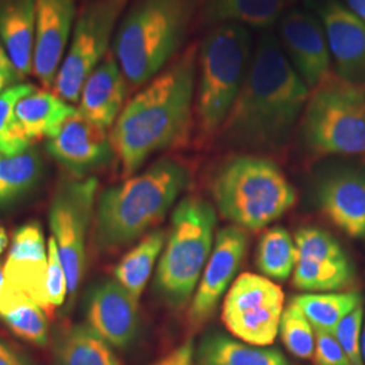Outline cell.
Returning <instances> with one entry per match:
<instances>
[{
    "label": "cell",
    "instance_id": "cell-1",
    "mask_svg": "<svg viewBox=\"0 0 365 365\" xmlns=\"http://www.w3.org/2000/svg\"><path fill=\"white\" fill-rule=\"evenodd\" d=\"M309 96L310 88L288 61L277 37L264 34L218 137L225 146L249 155L280 152L298 126Z\"/></svg>",
    "mask_w": 365,
    "mask_h": 365
},
{
    "label": "cell",
    "instance_id": "cell-2",
    "mask_svg": "<svg viewBox=\"0 0 365 365\" xmlns=\"http://www.w3.org/2000/svg\"><path fill=\"white\" fill-rule=\"evenodd\" d=\"M197 51L190 45L179 53L122 108L110 138L123 178L153 153L187 141L195 117Z\"/></svg>",
    "mask_w": 365,
    "mask_h": 365
},
{
    "label": "cell",
    "instance_id": "cell-3",
    "mask_svg": "<svg viewBox=\"0 0 365 365\" xmlns=\"http://www.w3.org/2000/svg\"><path fill=\"white\" fill-rule=\"evenodd\" d=\"M190 182L191 173L182 163L161 158L143 173L107 188L95 211V245L103 252L128 247L165 218Z\"/></svg>",
    "mask_w": 365,
    "mask_h": 365
},
{
    "label": "cell",
    "instance_id": "cell-4",
    "mask_svg": "<svg viewBox=\"0 0 365 365\" xmlns=\"http://www.w3.org/2000/svg\"><path fill=\"white\" fill-rule=\"evenodd\" d=\"M200 0H130L118 24L113 53L128 84L144 87L179 54Z\"/></svg>",
    "mask_w": 365,
    "mask_h": 365
},
{
    "label": "cell",
    "instance_id": "cell-5",
    "mask_svg": "<svg viewBox=\"0 0 365 365\" xmlns=\"http://www.w3.org/2000/svg\"><path fill=\"white\" fill-rule=\"evenodd\" d=\"M222 217L245 232H259L283 217L298 194L286 173L268 157L238 155L226 160L211 180Z\"/></svg>",
    "mask_w": 365,
    "mask_h": 365
},
{
    "label": "cell",
    "instance_id": "cell-6",
    "mask_svg": "<svg viewBox=\"0 0 365 365\" xmlns=\"http://www.w3.org/2000/svg\"><path fill=\"white\" fill-rule=\"evenodd\" d=\"M252 58L248 27L210 29L197 51L195 120L203 141L214 140L235 105Z\"/></svg>",
    "mask_w": 365,
    "mask_h": 365
},
{
    "label": "cell",
    "instance_id": "cell-7",
    "mask_svg": "<svg viewBox=\"0 0 365 365\" xmlns=\"http://www.w3.org/2000/svg\"><path fill=\"white\" fill-rule=\"evenodd\" d=\"M217 211L203 197H184L172 212L157 267V294L173 309L191 302L215 242Z\"/></svg>",
    "mask_w": 365,
    "mask_h": 365
},
{
    "label": "cell",
    "instance_id": "cell-8",
    "mask_svg": "<svg viewBox=\"0 0 365 365\" xmlns=\"http://www.w3.org/2000/svg\"><path fill=\"white\" fill-rule=\"evenodd\" d=\"M299 134L313 156H365L364 87L330 73L310 91Z\"/></svg>",
    "mask_w": 365,
    "mask_h": 365
},
{
    "label": "cell",
    "instance_id": "cell-9",
    "mask_svg": "<svg viewBox=\"0 0 365 365\" xmlns=\"http://www.w3.org/2000/svg\"><path fill=\"white\" fill-rule=\"evenodd\" d=\"M130 0H92L78 16L53 90L68 103H76L92 71L108 53L118 24Z\"/></svg>",
    "mask_w": 365,
    "mask_h": 365
},
{
    "label": "cell",
    "instance_id": "cell-10",
    "mask_svg": "<svg viewBox=\"0 0 365 365\" xmlns=\"http://www.w3.org/2000/svg\"><path fill=\"white\" fill-rule=\"evenodd\" d=\"M284 292L271 279L256 274L237 276L222 302V322L240 341L269 346L279 334Z\"/></svg>",
    "mask_w": 365,
    "mask_h": 365
},
{
    "label": "cell",
    "instance_id": "cell-11",
    "mask_svg": "<svg viewBox=\"0 0 365 365\" xmlns=\"http://www.w3.org/2000/svg\"><path fill=\"white\" fill-rule=\"evenodd\" d=\"M98 191L95 178L66 180L53 196L49 222L68 280V299L78 295L86 269V238Z\"/></svg>",
    "mask_w": 365,
    "mask_h": 365
},
{
    "label": "cell",
    "instance_id": "cell-12",
    "mask_svg": "<svg viewBox=\"0 0 365 365\" xmlns=\"http://www.w3.org/2000/svg\"><path fill=\"white\" fill-rule=\"evenodd\" d=\"M247 249L248 235L238 226H226L215 235L209 260L190 302L188 322L194 329L205 325L215 313L222 297L237 279Z\"/></svg>",
    "mask_w": 365,
    "mask_h": 365
},
{
    "label": "cell",
    "instance_id": "cell-13",
    "mask_svg": "<svg viewBox=\"0 0 365 365\" xmlns=\"http://www.w3.org/2000/svg\"><path fill=\"white\" fill-rule=\"evenodd\" d=\"M280 46L310 91L331 73V56L319 18L294 9L280 18Z\"/></svg>",
    "mask_w": 365,
    "mask_h": 365
},
{
    "label": "cell",
    "instance_id": "cell-14",
    "mask_svg": "<svg viewBox=\"0 0 365 365\" xmlns=\"http://www.w3.org/2000/svg\"><path fill=\"white\" fill-rule=\"evenodd\" d=\"M46 149L78 179L108 164L115 155L106 129L87 119L78 110L48 138Z\"/></svg>",
    "mask_w": 365,
    "mask_h": 365
},
{
    "label": "cell",
    "instance_id": "cell-15",
    "mask_svg": "<svg viewBox=\"0 0 365 365\" xmlns=\"http://www.w3.org/2000/svg\"><path fill=\"white\" fill-rule=\"evenodd\" d=\"M3 274L6 284L26 294L46 315L53 314L46 294L48 245L37 222L26 223L14 233Z\"/></svg>",
    "mask_w": 365,
    "mask_h": 365
},
{
    "label": "cell",
    "instance_id": "cell-16",
    "mask_svg": "<svg viewBox=\"0 0 365 365\" xmlns=\"http://www.w3.org/2000/svg\"><path fill=\"white\" fill-rule=\"evenodd\" d=\"M138 302L117 280L92 288L87 299V325L111 348L126 349L140 329Z\"/></svg>",
    "mask_w": 365,
    "mask_h": 365
},
{
    "label": "cell",
    "instance_id": "cell-17",
    "mask_svg": "<svg viewBox=\"0 0 365 365\" xmlns=\"http://www.w3.org/2000/svg\"><path fill=\"white\" fill-rule=\"evenodd\" d=\"M318 14L327 33L336 75L365 88L364 22L337 0L325 1Z\"/></svg>",
    "mask_w": 365,
    "mask_h": 365
},
{
    "label": "cell",
    "instance_id": "cell-18",
    "mask_svg": "<svg viewBox=\"0 0 365 365\" xmlns=\"http://www.w3.org/2000/svg\"><path fill=\"white\" fill-rule=\"evenodd\" d=\"M75 0H36V46L33 73L53 88L75 26Z\"/></svg>",
    "mask_w": 365,
    "mask_h": 365
},
{
    "label": "cell",
    "instance_id": "cell-19",
    "mask_svg": "<svg viewBox=\"0 0 365 365\" xmlns=\"http://www.w3.org/2000/svg\"><path fill=\"white\" fill-rule=\"evenodd\" d=\"M318 206L324 215L351 238H365V168H342L318 182Z\"/></svg>",
    "mask_w": 365,
    "mask_h": 365
},
{
    "label": "cell",
    "instance_id": "cell-20",
    "mask_svg": "<svg viewBox=\"0 0 365 365\" xmlns=\"http://www.w3.org/2000/svg\"><path fill=\"white\" fill-rule=\"evenodd\" d=\"M128 86V80L118 64L114 53H107L81 88L78 111L107 130L114 126L125 107L123 103Z\"/></svg>",
    "mask_w": 365,
    "mask_h": 365
},
{
    "label": "cell",
    "instance_id": "cell-21",
    "mask_svg": "<svg viewBox=\"0 0 365 365\" xmlns=\"http://www.w3.org/2000/svg\"><path fill=\"white\" fill-rule=\"evenodd\" d=\"M0 41L19 78L34 68L36 0H0Z\"/></svg>",
    "mask_w": 365,
    "mask_h": 365
},
{
    "label": "cell",
    "instance_id": "cell-22",
    "mask_svg": "<svg viewBox=\"0 0 365 365\" xmlns=\"http://www.w3.org/2000/svg\"><path fill=\"white\" fill-rule=\"evenodd\" d=\"M287 0H200L199 21L203 26L241 25L267 29L274 25Z\"/></svg>",
    "mask_w": 365,
    "mask_h": 365
},
{
    "label": "cell",
    "instance_id": "cell-23",
    "mask_svg": "<svg viewBox=\"0 0 365 365\" xmlns=\"http://www.w3.org/2000/svg\"><path fill=\"white\" fill-rule=\"evenodd\" d=\"M78 108L69 105L54 92L34 90L24 96L15 107L18 126L31 144L41 138H51Z\"/></svg>",
    "mask_w": 365,
    "mask_h": 365
},
{
    "label": "cell",
    "instance_id": "cell-24",
    "mask_svg": "<svg viewBox=\"0 0 365 365\" xmlns=\"http://www.w3.org/2000/svg\"><path fill=\"white\" fill-rule=\"evenodd\" d=\"M197 359L202 365H289L279 349L250 345L221 333L202 339Z\"/></svg>",
    "mask_w": 365,
    "mask_h": 365
},
{
    "label": "cell",
    "instance_id": "cell-25",
    "mask_svg": "<svg viewBox=\"0 0 365 365\" xmlns=\"http://www.w3.org/2000/svg\"><path fill=\"white\" fill-rule=\"evenodd\" d=\"M0 318L16 337L37 346L48 344L49 322L45 312L26 294L6 283L0 292Z\"/></svg>",
    "mask_w": 365,
    "mask_h": 365
},
{
    "label": "cell",
    "instance_id": "cell-26",
    "mask_svg": "<svg viewBox=\"0 0 365 365\" xmlns=\"http://www.w3.org/2000/svg\"><path fill=\"white\" fill-rule=\"evenodd\" d=\"M53 365H119L113 348L88 325L66 329L54 344Z\"/></svg>",
    "mask_w": 365,
    "mask_h": 365
},
{
    "label": "cell",
    "instance_id": "cell-27",
    "mask_svg": "<svg viewBox=\"0 0 365 365\" xmlns=\"http://www.w3.org/2000/svg\"><path fill=\"white\" fill-rule=\"evenodd\" d=\"M165 241L167 233L164 230H153L118 262L114 277L133 298H141Z\"/></svg>",
    "mask_w": 365,
    "mask_h": 365
},
{
    "label": "cell",
    "instance_id": "cell-28",
    "mask_svg": "<svg viewBox=\"0 0 365 365\" xmlns=\"http://www.w3.org/2000/svg\"><path fill=\"white\" fill-rule=\"evenodd\" d=\"M42 170V157L33 146L14 155L0 153V209L31 191L39 182Z\"/></svg>",
    "mask_w": 365,
    "mask_h": 365
},
{
    "label": "cell",
    "instance_id": "cell-29",
    "mask_svg": "<svg viewBox=\"0 0 365 365\" xmlns=\"http://www.w3.org/2000/svg\"><path fill=\"white\" fill-rule=\"evenodd\" d=\"M315 330L333 333L339 322L353 310L363 304V295L359 291L345 292H309L294 297Z\"/></svg>",
    "mask_w": 365,
    "mask_h": 365
},
{
    "label": "cell",
    "instance_id": "cell-30",
    "mask_svg": "<svg viewBox=\"0 0 365 365\" xmlns=\"http://www.w3.org/2000/svg\"><path fill=\"white\" fill-rule=\"evenodd\" d=\"M298 262V250L287 229L274 226L267 230L256 248V265L271 280H287Z\"/></svg>",
    "mask_w": 365,
    "mask_h": 365
},
{
    "label": "cell",
    "instance_id": "cell-31",
    "mask_svg": "<svg viewBox=\"0 0 365 365\" xmlns=\"http://www.w3.org/2000/svg\"><path fill=\"white\" fill-rule=\"evenodd\" d=\"M292 282L295 287L307 292L339 291L352 283V265L351 262L336 264L299 259L292 274Z\"/></svg>",
    "mask_w": 365,
    "mask_h": 365
},
{
    "label": "cell",
    "instance_id": "cell-32",
    "mask_svg": "<svg viewBox=\"0 0 365 365\" xmlns=\"http://www.w3.org/2000/svg\"><path fill=\"white\" fill-rule=\"evenodd\" d=\"M34 90L33 84L19 83L0 92V153L14 155L31 146L18 126L15 107L24 96Z\"/></svg>",
    "mask_w": 365,
    "mask_h": 365
},
{
    "label": "cell",
    "instance_id": "cell-33",
    "mask_svg": "<svg viewBox=\"0 0 365 365\" xmlns=\"http://www.w3.org/2000/svg\"><path fill=\"white\" fill-rule=\"evenodd\" d=\"M279 334L286 349L300 360L313 359L315 330L299 306L291 299L280 319Z\"/></svg>",
    "mask_w": 365,
    "mask_h": 365
},
{
    "label": "cell",
    "instance_id": "cell-34",
    "mask_svg": "<svg viewBox=\"0 0 365 365\" xmlns=\"http://www.w3.org/2000/svg\"><path fill=\"white\" fill-rule=\"evenodd\" d=\"M298 260L327 261L336 264L351 262L339 241L327 230L315 226H304L294 235Z\"/></svg>",
    "mask_w": 365,
    "mask_h": 365
},
{
    "label": "cell",
    "instance_id": "cell-35",
    "mask_svg": "<svg viewBox=\"0 0 365 365\" xmlns=\"http://www.w3.org/2000/svg\"><path fill=\"white\" fill-rule=\"evenodd\" d=\"M364 315V306L361 304L349 315H346L333 331L352 365H364L360 348Z\"/></svg>",
    "mask_w": 365,
    "mask_h": 365
},
{
    "label": "cell",
    "instance_id": "cell-36",
    "mask_svg": "<svg viewBox=\"0 0 365 365\" xmlns=\"http://www.w3.org/2000/svg\"><path fill=\"white\" fill-rule=\"evenodd\" d=\"M46 294L49 304L54 312L56 307H61L68 297V280L66 269L61 262L60 252L56 240L51 237L48 241V283Z\"/></svg>",
    "mask_w": 365,
    "mask_h": 365
},
{
    "label": "cell",
    "instance_id": "cell-37",
    "mask_svg": "<svg viewBox=\"0 0 365 365\" xmlns=\"http://www.w3.org/2000/svg\"><path fill=\"white\" fill-rule=\"evenodd\" d=\"M313 359L315 365H352L336 336L324 330H315Z\"/></svg>",
    "mask_w": 365,
    "mask_h": 365
},
{
    "label": "cell",
    "instance_id": "cell-38",
    "mask_svg": "<svg viewBox=\"0 0 365 365\" xmlns=\"http://www.w3.org/2000/svg\"><path fill=\"white\" fill-rule=\"evenodd\" d=\"M195 346L192 339H187L164 357L149 365H195Z\"/></svg>",
    "mask_w": 365,
    "mask_h": 365
},
{
    "label": "cell",
    "instance_id": "cell-39",
    "mask_svg": "<svg viewBox=\"0 0 365 365\" xmlns=\"http://www.w3.org/2000/svg\"><path fill=\"white\" fill-rule=\"evenodd\" d=\"M0 365H36L26 353L0 337Z\"/></svg>",
    "mask_w": 365,
    "mask_h": 365
},
{
    "label": "cell",
    "instance_id": "cell-40",
    "mask_svg": "<svg viewBox=\"0 0 365 365\" xmlns=\"http://www.w3.org/2000/svg\"><path fill=\"white\" fill-rule=\"evenodd\" d=\"M16 80H19L16 69H15L4 45L0 41V92L11 87V84Z\"/></svg>",
    "mask_w": 365,
    "mask_h": 365
},
{
    "label": "cell",
    "instance_id": "cell-41",
    "mask_svg": "<svg viewBox=\"0 0 365 365\" xmlns=\"http://www.w3.org/2000/svg\"><path fill=\"white\" fill-rule=\"evenodd\" d=\"M348 9L365 24V0H345Z\"/></svg>",
    "mask_w": 365,
    "mask_h": 365
},
{
    "label": "cell",
    "instance_id": "cell-42",
    "mask_svg": "<svg viewBox=\"0 0 365 365\" xmlns=\"http://www.w3.org/2000/svg\"><path fill=\"white\" fill-rule=\"evenodd\" d=\"M7 244H9V237L6 235L4 229L0 226V255L3 253V250L7 247Z\"/></svg>",
    "mask_w": 365,
    "mask_h": 365
},
{
    "label": "cell",
    "instance_id": "cell-43",
    "mask_svg": "<svg viewBox=\"0 0 365 365\" xmlns=\"http://www.w3.org/2000/svg\"><path fill=\"white\" fill-rule=\"evenodd\" d=\"M360 348H361V359H363V364L365 365V315L364 324H363V330H361V341H360Z\"/></svg>",
    "mask_w": 365,
    "mask_h": 365
},
{
    "label": "cell",
    "instance_id": "cell-44",
    "mask_svg": "<svg viewBox=\"0 0 365 365\" xmlns=\"http://www.w3.org/2000/svg\"><path fill=\"white\" fill-rule=\"evenodd\" d=\"M3 284H4V274H3V265L0 264V292H1Z\"/></svg>",
    "mask_w": 365,
    "mask_h": 365
}]
</instances>
